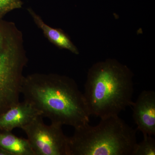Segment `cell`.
I'll use <instances>...</instances> for the list:
<instances>
[{
	"label": "cell",
	"mask_w": 155,
	"mask_h": 155,
	"mask_svg": "<svg viewBox=\"0 0 155 155\" xmlns=\"http://www.w3.org/2000/svg\"><path fill=\"white\" fill-rule=\"evenodd\" d=\"M21 94L51 123L76 128L90 122L83 93L70 78L54 73L30 74L23 77Z\"/></svg>",
	"instance_id": "cell-1"
},
{
	"label": "cell",
	"mask_w": 155,
	"mask_h": 155,
	"mask_svg": "<svg viewBox=\"0 0 155 155\" xmlns=\"http://www.w3.org/2000/svg\"><path fill=\"white\" fill-rule=\"evenodd\" d=\"M133 74L113 59L94 64L89 69L83 93L91 116L101 119L115 116L131 107Z\"/></svg>",
	"instance_id": "cell-2"
},
{
	"label": "cell",
	"mask_w": 155,
	"mask_h": 155,
	"mask_svg": "<svg viewBox=\"0 0 155 155\" xmlns=\"http://www.w3.org/2000/svg\"><path fill=\"white\" fill-rule=\"evenodd\" d=\"M97 125L75 128L69 137V155H133L137 129L119 116L101 119Z\"/></svg>",
	"instance_id": "cell-3"
},
{
	"label": "cell",
	"mask_w": 155,
	"mask_h": 155,
	"mask_svg": "<svg viewBox=\"0 0 155 155\" xmlns=\"http://www.w3.org/2000/svg\"><path fill=\"white\" fill-rule=\"evenodd\" d=\"M27 62L22 32L14 22L0 20V116L19 102Z\"/></svg>",
	"instance_id": "cell-4"
},
{
	"label": "cell",
	"mask_w": 155,
	"mask_h": 155,
	"mask_svg": "<svg viewBox=\"0 0 155 155\" xmlns=\"http://www.w3.org/2000/svg\"><path fill=\"white\" fill-rule=\"evenodd\" d=\"M42 116L23 126L35 155H69V137L64 134L62 125H45Z\"/></svg>",
	"instance_id": "cell-5"
},
{
	"label": "cell",
	"mask_w": 155,
	"mask_h": 155,
	"mask_svg": "<svg viewBox=\"0 0 155 155\" xmlns=\"http://www.w3.org/2000/svg\"><path fill=\"white\" fill-rule=\"evenodd\" d=\"M131 107L137 129L143 135H155V93L143 91Z\"/></svg>",
	"instance_id": "cell-6"
},
{
	"label": "cell",
	"mask_w": 155,
	"mask_h": 155,
	"mask_svg": "<svg viewBox=\"0 0 155 155\" xmlns=\"http://www.w3.org/2000/svg\"><path fill=\"white\" fill-rule=\"evenodd\" d=\"M41 112L31 103L24 100L17 103L0 116V130L11 131L17 127L22 128L38 116Z\"/></svg>",
	"instance_id": "cell-7"
},
{
	"label": "cell",
	"mask_w": 155,
	"mask_h": 155,
	"mask_svg": "<svg viewBox=\"0 0 155 155\" xmlns=\"http://www.w3.org/2000/svg\"><path fill=\"white\" fill-rule=\"evenodd\" d=\"M27 11L37 26L41 29L45 36L53 44L61 48L68 50L75 54H79L77 48L63 31L52 28L46 24L40 16L37 14L33 9L28 8Z\"/></svg>",
	"instance_id": "cell-8"
},
{
	"label": "cell",
	"mask_w": 155,
	"mask_h": 155,
	"mask_svg": "<svg viewBox=\"0 0 155 155\" xmlns=\"http://www.w3.org/2000/svg\"><path fill=\"white\" fill-rule=\"evenodd\" d=\"M0 147L13 155H35L28 140L18 137L11 131L0 130Z\"/></svg>",
	"instance_id": "cell-9"
},
{
	"label": "cell",
	"mask_w": 155,
	"mask_h": 155,
	"mask_svg": "<svg viewBox=\"0 0 155 155\" xmlns=\"http://www.w3.org/2000/svg\"><path fill=\"white\" fill-rule=\"evenodd\" d=\"M155 140L152 136L143 135V139L136 145L133 155H155Z\"/></svg>",
	"instance_id": "cell-10"
},
{
	"label": "cell",
	"mask_w": 155,
	"mask_h": 155,
	"mask_svg": "<svg viewBox=\"0 0 155 155\" xmlns=\"http://www.w3.org/2000/svg\"><path fill=\"white\" fill-rule=\"evenodd\" d=\"M22 0H0V17L14 10L21 8Z\"/></svg>",
	"instance_id": "cell-11"
},
{
	"label": "cell",
	"mask_w": 155,
	"mask_h": 155,
	"mask_svg": "<svg viewBox=\"0 0 155 155\" xmlns=\"http://www.w3.org/2000/svg\"><path fill=\"white\" fill-rule=\"evenodd\" d=\"M0 155H13L8 151L0 147Z\"/></svg>",
	"instance_id": "cell-12"
}]
</instances>
